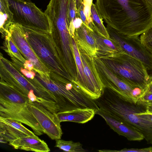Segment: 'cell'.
Listing matches in <instances>:
<instances>
[{
    "label": "cell",
    "instance_id": "f1b7e54d",
    "mask_svg": "<svg viewBox=\"0 0 152 152\" xmlns=\"http://www.w3.org/2000/svg\"><path fill=\"white\" fill-rule=\"evenodd\" d=\"M143 112L138 113V114L139 115H141L142 118H145L152 122V114L145 113Z\"/></svg>",
    "mask_w": 152,
    "mask_h": 152
},
{
    "label": "cell",
    "instance_id": "ba28073f",
    "mask_svg": "<svg viewBox=\"0 0 152 152\" xmlns=\"http://www.w3.org/2000/svg\"><path fill=\"white\" fill-rule=\"evenodd\" d=\"M29 106L34 117L42 128L44 133L52 140L61 139L63 132L61 122L57 114L37 102H30Z\"/></svg>",
    "mask_w": 152,
    "mask_h": 152
},
{
    "label": "cell",
    "instance_id": "484cf974",
    "mask_svg": "<svg viewBox=\"0 0 152 152\" xmlns=\"http://www.w3.org/2000/svg\"><path fill=\"white\" fill-rule=\"evenodd\" d=\"M147 104H152V92H146L139 99Z\"/></svg>",
    "mask_w": 152,
    "mask_h": 152
},
{
    "label": "cell",
    "instance_id": "277c9868",
    "mask_svg": "<svg viewBox=\"0 0 152 152\" xmlns=\"http://www.w3.org/2000/svg\"><path fill=\"white\" fill-rule=\"evenodd\" d=\"M95 4L107 28L118 33L125 27L133 9L132 0H96Z\"/></svg>",
    "mask_w": 152,
    "mask_h": 152
},
{
    "label": "cell",
    "instance_id": "9a60e30c",
    "mask_svg": "<svg viewBox=\"0 0 152 152\" xmlns=\"http://www.w3.org/2000/svg\"><path fill=\"white\" fill-rule=\"evenodd\" d=\"M9 144L15 149L36 152L50 151L46 143L37 136H27L17 139Z\"/></svg>",
    "mask_w": 152,
    "mask_h": 152
},
{
    "label": "cell",
    "instance_id": "8992f818",
    "mask_svg": "<svg viewBox=\"0 0 152 152\" xmlns=\"http://www.w3.org/2000/svg\"><path fill=\"white\" fill-rule=\"evenodd\" d=\"M110 38L126 53L141 61L147 70H152V54L143 45L139 37H128L116 34L107 28Z\"/></svg>",
    "mask_w": 152,
    "mask_h": 152
},
{
    "label": "cell",
    "instance_id": "cb8c5ba5",
    "mask_svg": "<svg viewBox=\"0 0 152 152\" xmlns=\"http://www.w3.org/2000/svg\"><path fill=\"white\" fill-rule=\"evenodd\" d=\"M35 42L36 44L35 46L38 48L37 50L41 57L45 59H48V58H50V52L44 46H43V45L41 44V43L40 45L39 44L38 42V43L36 40Z\"/></svg>",
    "mask_w": 152,
    "mask_h": 152
},
{
    "label": "cell",
    "instance_id": "5bb4252c",
    "mask_svg": "<svg viewBox=\"0 0 152 152\" xmlns=\"http://www.w3.org/2000/svg\"><path fill=\"white\" fill-rule=\"evenodd\" d=\"M9 31L14 38L16 45L29 61L35 66L40 69L41 65L38 59L23 38V36L25 31L23 27L19 24L13 23L10 26Z\"/></svg>",
    "mask_w": 152,
    "mask_h": 152
},
{
    "label": "cell",
    "instance_id": "d4e9b609",
    "mask_svg": "<svg viewBox=\"0 0 152 152\" xmlns=\"http://www.w3.org/2000/svg\"><path fill=\"white\" fill-rule=\"evenodd\" d=\"M77 11L79 16L82 20L83 23L86 26L89 27L88 23L84 12V6L83 4L81 5L80 7L77 9Z\"/></svg>",
    "mask_w": 152,
    "mask_h": 152
},
{
    "label": "cell",
    "instance_id": "7c38bea8",
    "mask_svg": "<svg viewBox=\"0 0 152 152\" xmlns=\"http://www.w3.org/2000/svg\"><path fill=\"white\" fill-rule=\"evenodd\" d=\"M93 32L94 30L83 23L75 29L74 39L79 48L94 58L96 57L97 47Z\"/></svg>",
    "mask_w": 152,
    "mask_h": 152
},
{
    "label": "cell",
    "instance_id": "5b68a950",
    "mask_svg": "<svg viewBox=\"0 0 152 152\" xmlns=\"http://www.w3.org/2000/svg\"><path fill=\"white\" fill-rule=\"evenodd\" d=\"M0 116L12 119L29 126L37 135L43 130L33 115L29 105L8 102L0 99Z\"/></svg>",
    "mask_w": 152,
    "mask_h": 152
},
{
    "label": "cell",
    "instance_id": "83f0119b",
    "mask_svg": "<svg viewBox=\"0 0 152 152\" xmlns=\"http://www.w3.org/2000/svg\"><path fill=\"white\" fill-rule=\"evenodd\" d=\"M21 71L23 74L28 78L32 79L34 76V73L28 71L25 69H22Z\"/></svg>",
    "mask_w": 152,
    "mask_h": 152
},
{
    "label": "cell",
    "instance_id": "4fadbf2b",
    "mask_svg": "<svg viewBox=\"0 0 152 152\" xmlns=\"http://www.w3.org/2000/svg\"><path fill=\"white\" fill-rule=\"evenodd\" d=\"M93 34L97 47V57H113L125 53L119 45L110 38H106L94 30Z\"/></svg>",
    "mask_w": 152,
    "mask_h": 152
},
{
    "label": "cell",
    "instance_id": "6da1fadb",
    "mask_svg": "<svg viewBox=\"0 0 152 152\" xmlns=\"http://www.w3.org/2000/svg\"><path fill=\"white\" fill-rule=\"evenodd\" d=\"M95 100L99 108L140 132L148 143L152 144V122L137 113L145 111L147 104L140 99L134 103L106 88Z\"/></svg>",
    "mask_w": 152,
    "mask_h": 152
},
{
    "label": "cell",
    "instance_id": "52a82bcc",
    "mask_svg": "<svg viewBox=\"0 0 152 152\" xmlns=\"http://www.w3.org/2000/svg\"><path fill=\"white\" fill-rule=\"evenodd\" d=\"M93 58L96 70L104 88L111 89L133 101V96L139 88L133 86L120 79L99 58L96 57Z\"/></svg>",
    "mask_w": 152,
    "mask_h": 152
},
{
    "label": "cell",
    "instance_id": "9c48e42d",
    "mask_svg": "<svg viewBox=\"0 0 152 152\" xmlns=\"http://www.w3.org/2000/svg\"><path fill=\"white\" fill-rule=\"evenodd\" d=\"M78 48L88 85L89 96L92 99L95 100L103 94L104 88L96 70L93 58L81 49Z\"/></svg>",
    "mask_w": 152,
    "mask_h": 152
},
{
    "label": "cell",
    "instance_id": "d6986e66",
    "mask_svg": "<svg viewBox=\"0 0 152 152\" xmlns=\"http://www.w3.org/2000/svg\"><path fill=\"white\" fill-rule=\"evenodd\" d=\"M91 16L93 21L94 30L102 37L109 39L110 37L107 28L104 25L103 20L93 3L91 7Z\"/></svg>",
    "mask_w": 152,
    "mask_h": 152
},
{
    "label": "cell",
    "instance_id": "836d02e7",
    "mask_svg": "<svg viewBox=\"0 0 152 152\" xmlns=\"http://www.w3.org/2000/svg\"><path fill=\"white\" fill-rule=\"evenodd\" d=\"M149 4L152 6V0H145Z\"/></svg>",
    "mask_w": 152,
    "mask_h": 152
},
{
    "label": "cell",
    "instance_id": "4316f807",
    "mask_svg": "<svg viewBox=\"0 0 152 152\" xmlns=\"http://www.w3.org/2000/svg\"><path fill=\"white\" fill-rule=\"evenodd\" d=\"M9 42L10 48L11 51L14 53H15V54H16L18 55V49L16 46L14 44L13 42L11 40H10Z\"/></svg>",
    "mask_w": 152,
    "mask_h": 152
},
{
    "label": "cell",
    "instance_id": "30bf717a",
    "mask_svg": "<svg viewBox=\"0 0 152 152\" xmlns=\"http://www.w3.org/2000/svg\"><path fill=\"white\" fill-rule=\"evenodd\" d=\"M21 123L14 120L0 116V142L10 143L18 138L36 136Z\"/></svg>",
    "mask_w": 152,
    "mask_h": 152
},
{
    "label": "cell",
    "instance_id": "7402d4cb",
    "mask_svg": "<svg viewBox=\"0 0 152 152\" xmlns=\"http://www.w3.org/2000/svg\"><path fill=\"white\" fill-rule=\"evenodd\" d=\"M140 39L143 45L152 54V27L140 35Z\"/></svg>",
    "mask_w": 152,
    "mask_h": 152
},
{
    "label": "cell",
    "instance_id": "e575fe53",
    "mask_svg": "<svg viewBox=\"0 0 152 152\" xmlns=\"http://www.w3.org/2000/svg\"><path fill=\"white\" fill-rule=\"evenodd\" d=\"M23 0L26 1H27L28 2H31V0Z\"/></svg>",
    "mask_w": 152,
    "mask_h": 152
},
{
    "label": "cell",
    "instance_id": "44dd1931",
    "mask_svg": "<svg viewBox=\"0 0 152 152\" xmlns=\"http://www.w3.org/2000/svg\"><path fill=\"white\" fill-rule=\"evenodd\" d=\"M67 15L69 33L71 37L73 38L72 33L73 22L76 18L79 17L76 8L75 0H69Z\"/></svg>",
    "mask_w": 152,
    "mask_h": 152
},
{
    "label": "cell",
    "instance_id": "f546056e",
    "mask_svg": "<svg viewBox=\"0 0 152 152\" xmlns=\"http://www.w3.org/2000/svg\"><path fill=\"white\" fill-rule=\"evenodd\" d=\"M24 66L26 68L29 70L32 69L33 67V64L30 61H26L24 64Z\"/></svg>",
    "mask_w": 152,
    "mask_h": 152
},
{
    "label": "cell",
    "instance_id": "603a6c76",
    "mask_svg": "<svg viewBox=\"0 0 152 152\" xmlns=\"http://www.w3.org/2000/svg\"><path fill=\"white\" fill-rule=\"evenodd\" d=\"M98 151L101 152H152V147L139 149L124 148L120 150H99Z\"/></svg>",
    "mask_w": 152,
    "mask_h": 152
},
{
    "label": "cell",
    "instance_id": "4dcf8cb0",
    "mask_svg": "<svg viewBox=\"0 0 152 152\" xmlns=\"http://www.w3.org/2000/svg\"><path fill=\"white\" fill-rule=\"evenodd\" d=\"M143 113L146 114H152V104H147L146 111Z\"/></svg>",
    "mask_w": 152,
    "mask_h": 152
},
{
    "label": "cell",
    "instance_id": "d6a6232c",
    "mask_svg": "<svg viewBox=\"0 0 152 152\" xmlns=\"http://www.w3.org/2000/svg\"><path fill=\"white\" fill-rule=\"evenodd\" d=\"M152 92V83H150L146 90L145 93Z\"/></svg>",
    "mask_w": 152,
    "mask_h": 152
},
{
    "label": "cell",
    "instance_id": "8fae6325",
    "mask_svg": "<svg viewBox=\"0 0 152 152\" xmlns=\"http://www.w3.org/2000/svg\"><path fill=\"white\" fill-rule=\"evenodd\" d=\"M95 113L102 117L114 131L129 140L140 141L144 139L143 135L140 132L101 109L99 108Z\"/></svg>",
    "mask_w": 152,
    "mask_h": 152
},
{
    "label": "cell",
    "instance_id": "2e32d148",
    "mask_svg": "<svg viewBox=\"0 0 152 152\" xmlns=\"http://www.w3.org/2000/svg\"><path fill=\"white\" fill-rule=\"evenodd\" d=\"M95 113L96 111L91 108H78L58 112L57 114L61 122L70 121L83 124L91 120Z\"/></svg>",
    "mask_w": 152,
    "mask_h": 152
},
{
    "label": "cell",
    "instance_id": "e0dca14e",
    "mask_svg": "<svg viewBox=\"0 0 152 152\" xmlns=\"http://www.w3.org/2000/svg\"><path fill=\"white\" fill-rule=\"evenodd\" d=\"M71 39L72 47L77 74L76 84L89 96V91L88 85L84 73L83 66L78 48L74 39L72 37Z\"/></svg>",
    "mask_w": 152,
    "mask_h": 152
},
{
    "label": "cell",
    "instance_id": "1f68e13d",
    "mask_svg": "<svg viewBox=\"0 0 152 152\" xmlns=\"http://www.w3.org/2000/svg\"><path fill=\"white\" fill-rule=\"evenodd\" d=\"M77 10L83 4V0H75Z\"/></svg>",
    "mask_w": 152,
    "mask_h": 152
},
{
    "label": "cell",
    "instance_id": "7a4b0ae2",
    "mask_svg": "<svg viewBox=\"0 0 152 152\" xmlns=\"http://www.w3.org/2000/svg\"><path fill=\"white\" fill-rule=\"evenodd\" d=\"M99 58L120 79L145 92L151 82V76L141 61L126 53L113 57Z\"/></svg>",
    "mask_w": 152,
    "mask_h": 152
},
{
    "label": "cell",
    "instance_id": "3957f363",
    "mask_svg": "<svg viewBox=\"0 0 152 152\" xmlns=\"http://www.w3.org/2000/svg\"><path fill=\"white\" fill-rule=\"evenodd\" d=\"M14 23L40 32H48L50 27L45 13L34 3L23 0H8Z\"/></svg>",
    "mask_w": 152,
    "mask_h": 152
},
{
    "label": "cell",
    "instance_id": "ffe728a7",
    "mask_svg": "<svg viewBox=\"0 0 152 152\" xmlns=\"http://www.w3.org/2000/svg\"><path fill=\"white\" fill-rule=\"evenodd\" d=\"M55 146L64 151L68 152H86L79 142H75L71 140L66 141L60 139L56 140Z\"/></svg>",
    "mask_w": 152,
    "mask_h": 152
},
{
    "label": "cell",
    "instance_id": "ac0fdd59",
    "mask_svg": "<svg viewBox=\"0 0 152 152\" xmlns=\"http://www.w3.org/2000/svg\"><path fill=\"white\" fill-rule=\"evenodd\" d=\"M0 28L2 31H9L10 25L14 23L13 15L8 0H0Z\"/></svg>",
    "mask_w": 152,
    "mask_h": 152
},
{
    "label": "cell",
    "instance_id": "d590c367",
    "mask_svg": "<svg viewBox=\"0 0 152 152\" xmlns=\"http://www.w3.org/2000/svg\"><path fill=\"white\" fill-rule=\"evenodd\" d=\"M152 83V76H151V82L150 83Z\"/></svg>",
    "mask_w": 152,
    "mask_h": 152
}]
</instances>
